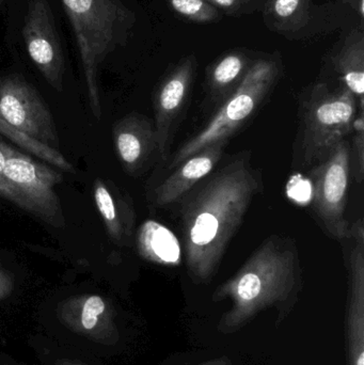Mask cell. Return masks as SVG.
<instances>
[{
	"label": "cell",
	"mask_w": 364,
	"mask_h": 365,
	"mask_svg": "<svg viewBox=\"0 0 364 365\" xmlns=\"http://www.w3.org/2000/svg\"><path fill=\"white\" fill-rule=\"evenodd\" d=\"M262 188V175L252 167L249 153L243 152L180 201L186 265L192 280L204 282L213 276Z\"/></svg>",
	"instance_id": "1"
},
{
	"label": "cell",
	"mask_w": 364,
	"mask_h": 365,
	"mask_svg": "<svg viewBox=\"0 0 364 365\" xmlns=\"http://www.w3.org/2000/svg\"><path fill=\"white\" fill-rule=\"evenodd\" d=\"M301 272L296 244L279 236L267 238L216 291V299L230 297L233 302L226 325H241L262 309L288 300L298 289Z\"/></svg>",
	"instance_id": "2"
},
{
	"label": "cell",
	"mask_w": 364,
	"mask_h": 365,
	"mask_svg": "<svg viewBox=\"0 0 364 365\" xmlns=\"http://www.w3.org/2000/svg\"><path fill=\"white\" fill-rule=\"evenodd\" d=\"M80 53L92 113L100 119L98 68L121 41L134 15L121 0H62Z\"/></svg>",
	"instance_id": "3"
},
{
	"label": "cell",
	"mask_w": 364,
	"mask_h": 365,
	"mask_svg": "<svg viewBox=\"0 0 364 365\" xmlns=\"http://www.w3.org/2000/svg\"><path fill=\"white\" fill-rule=\"evenodd\" d=\"M281 66L277 59L252 62L239 85L220 104L209 123L188 139L168 162V170L216 143H228L245 122L256 113L279 79Z\"/></svg>",
	"instance_id": "4"
},
{
	"label": "cell",
	"mask_w": 364,
	"mask_h": 365,
	"mask_svg": "<svg viewBox=\"0 0 364 365\" xmlns=\"http://www.w3.org/2000/svg\"><path fill=\"white\" fill-rule=\"evenodd\" d=\"M358 102L343 85L312 86L301 102V158L303 167L316 166L353 132Z\"/></svg>",
	"instance_id": "5"
},
{
	"label": "cell",
	"mask_w": 364,
	"mask_h": 365,
	"mask_svg": "<svg viewBox=\"0 0 364 365\" xmlns=\"http://www.w3.org/2000/svg\"><path fill=\"white\" fill-rule=\"evenodd\" d=\"M62 181L63 175L55 169L34 162L10 145L6 148L0 197L57 227L64 225L61 203L55 190Z\"/></svg>",
	"instance_id": "6"
},
{
	"label": "cell",
	"mask_w": 364,
	"mask_h": 365,
	"mask_svg": "<svg viewBox=\"0 0 364 365\" xmlns=\"http://www.w3.org/2000/svg\"><path fill=\"white\" fill-rule=\"evenodd\" d=\"M350 143L341 141L310 173L312 204L316 216L331 237L348 238L350 223L345 218L350 188Z\"/></svg>",
	"instance_id": "7"
},
{
	"label": "cell",
	"mask_w": 364,
	"mask_h": 365,
	"mask_svg": "<svg viewBox=\"0 0 364 365\" xmlns=\"http://www.w3.org/2000/svg\"><path fill=\"white\" fill-rule=\"evenodd\" d=\"M0 118L21 134L59 151L57 130L48 107L21 75L0 79Z\"/></svg>",
	"instance_id": "8"
},
{
	"label": "cell",
	"mask_w": 364,
	"mask_h": 365,
	"mask_svg": "<svg viewBox=\"0 0 364 365\" xmlns=\"http://www.w3.org/2000/svg\"><path fill=\"white\" fill-rule=\"evenodd\" d=\"M23 36L28 55L34 66L53 89L61 92L66 63L53 13L46 0L30 2Z\"/></svg>",
	"instance_id": "9"
},
{
	"label": "cell",
	"mask_w": 364,
	"mask_h": 365,
	"mask_svg": "<svg viewBox=\"0 0 364 365\" xmlns=\"http://www.w3.org/2000/svg\"><path fill=\"white\" fill-rule=\"evenodd\" d=\"M197 61L194 56L182 60L162 81L154 100L157 151L162 160L169 158L177 123L185 109L194 75Z\"/></svg>",
	"instance_id": "10"
},
{
	"label": "cell",
	"mask_w": 364,
	"mask_h": 365,
	"mask_svg": "<svg viewBox=\"0 0 364 365\" xmlns=\"http://www.w3.org/2000/svg\"><path fill=\"white\" fill-rule=\"evenodd\" d=\"M228 143H216L184 160L154 192V203L167 206L181 201L194 187L209 177L222 160Z\"/></svg>",
	"instance_id": "11"
},
{
	"label": "cell",
	"mask_w": 364,
	"mask_h": 365,
	"mask_svg": "<svg viewBox=\"0 0 364 365\" xmlns=\"http://www.w3.org/2000/svg\"><path fill=\"white\" fill-rule=\"evenodd\" d=\"M113 139L118 158L128 173L140 170L157 149L155 126L142 115H126L117 122Z\"/></svg>",
	"instance_id": "12"
},
{
	"label": "cell",
	"mask_w": 364,
	"mask_h": 365,
	"mask_svg": "<svg viewBox=\"0 0 364 365\" xmlns=\"http://www.w3.org/2000/svg\"><path fill=\"white\" fill-rule=\"evenodd\" d=\"M353 240L352 246L344 251L350 276L348 336L350 358L352 365H364V240Z\"/></svg>",
	"instance_id": "13"
},
{
	"label": "cell",
	"mask_w": 364,
	"mask_h": 365,
	"mask_svg": "<svg viewBox=\"0 0 364 365\" xmlns=\"http://www.w3.org/2000/svg\"><path fill=\"white\" fill-rule=\"evenodd\" d=\"M93 195L111 240L119 246L128 245L135 227V212L130 201L100 179L94 182Z\"/></svg>",
	"instance_id": "14"
},
{
	"label": "cell",
	"mask_w": 364,
	"mask_h": 365,
	"mask_svg": "<svg viewBox=\"0 0 364 365\" xmlns=\"http://www.w3.org/2000/svg\"><path fill=\"white\" fill-rule=\"evenodd\" d=\"M333 66L341 78L342 85L350 90L363 111L364 101V34L355 30L346 38L339 53L333 58Z\"/></svg>",
	"instance_id": "15"
},
{
	"label": "cell",
	"mask_w": 364,
	"mask_h": 365,
	"mask_svg": "<svg viewBox=\"0 0 364 365\" xmlns=\"http://www.w3.org/2000/svg\"><path fill=\"white\" fill-rule=\"evenodd\" d=\"M137 246L141 257L160 264H177L181 248L172 232L155 221L141 225L137 236Z\"/></svg>",
	"instance_id": "16"
},
{
	"label": "cell",
	"mask_w": 364,
	"mask_h": 365,
	"mask_svg": "<svg viewBox=\"0 0 364 365\" xmlns=\"http://www.w3.org/2000/svg\"><path fill=\"white\" fill-rule=\"evenodd\" d=\"M250 64L248 58L241 53H230L220 58L207 73L211 98L222 104L239 85Z\"/></svg>",
	"instance_id": "17"
},
{
	"label": "cell",
	"mask_w": 364,
	"mask_h": 365,
	"mask_svg": "<svg viewBox=\"0 0 364 365\" xmlns=\"http://www.w3.org/2000/svg\"><path fill=\"white\" fill-rule=\"evenodd\" d=\"M0 134L4 135L6 138L16 143L21 149L27 150L29 153L33 154L36 158L46 162L47 164L57 167V168L66 171V173L74 171L73 165L59 151L51 149V148L42 145V143L29 138L26 135L21 134V132L12 128L10 124L6 123L1 118H0Z\"/></svg>",
	"instance_id": "18"
},
{
	"label": "cell",
	"mask_w": 364,
	"mask_h": 365,
	"mask_svg": "<svg viewBox=\"0 0 364 365\" xmlns=\"http://www.w3.org/2000/svg\"><path fill=\"white\" fill-rule=\"evenodd\" d=\"M175 12L190 21L212 23L220 19L219 10L205 0H167Z\"/></svg>",
	"instance_id": "19"
},
{
	"label": "cell",
	"mask_w": 364,
	"mask_h": 365,
	"mask_svg": "<svg viewBox=\"0 0 364 365\" xmlns=\"http://www.w3.org/2000/svg\"><path fill=\"white\" fill-rule=\"evenodd\" d=\"M269 8L271 16L279 21V25H290L303 19L308 0H271Z\"/></svg>",
	"instance_id": "20"
},
{
	"label": "cell",
	"mask_w": 364,
	"mask_h": 365,
	"mask_svg": "<svg viewBox=\"0 0 364 365\" xmlns=\"http://www.w3.org/2000/svg\"><path fill=\"white\" fill-rule=\"evenodd\" d=\"M81 325L85 330H92L98 323L100 315L106 310V302L100 296L91 295L79 299Z\"/></svg>",
	"instance_id": "21"
},
{
	"label": "cell",
	"mask_w": 364,
	"mask_h": 365,
	"mask_svg": "<svg viewBox=\"0 0 364 365\" xmlns=\"http://www.w3.org/2000/svg\"><path fill=\"white\" fill-rule=\"evenodd\" d=\"M353 145H350V155L355 160V168H356L357 182L361 184L364 177V130H355Z\"/></svg>",
	"instance_id": "22"
},
{
	"label": "cell",
	"mask_w": 364,
	"mask_h": 365,
	"mask_svg": "<svg viewBox=\"0 0 364 365\" xmlns=\"http://www.w3.org/2000/svg\"><path fill=\"white\" fill-rule=\"evenodd\" d=\"M215 8L222 9L231 15L246 13V9L254 8V1L256 0H205Z\"/></svg>",
	"instance_id": "23"
},
{
	"label": "cell",
	"mask_w": 364,
	"mask_h": 365,
	"mask_svg": "<svg viewBox=\"0 0 364 365\" xmlns=\"http://www.w3.org/2000/svg\"><path fill=\"white\" fill-rule=\"evenodd\" d=\"M11 287H12V279L4 268L0 267V297L8 293Z\"/></svg>",
	"instance_id": "24"
},
{
	"label": "cell",
	"mask_w": 364,
	"mask_h": 365,
	"mask_svg": "<svg viewBox=\"0 0 364 365\" xmlns=\"http://www.w3.org/2000/svg\"><path fill=\"white\" fill-rule=\"evenodd\" d=\"M6 148H8V145L0 139V175H1L4 164H6Z\"/></svg>",
	"instance_id": "25"
},
{
	"label": "cell",
	"mask_w": 364,
	"mask_h": 365,
	"mask_svg": "<svg viewBox=\"0 0 364 365\" xmlns=\"http://www.w3.org/2000/svg\"><path fill=\"white\" fill-rule=\"evenodd\" d=\"M342 1L345 2V4H350L353 6H358V4H360L361 1H364V0H342Z\"/></svg>",
	"instance_id": "26"
},
{
	"label": "cell",
	"mask_w": 364,
	"mask_h": 365,
	"mask_svg": "<svg viewBox=\"0 0 364 365\" xmlns=\"http://www.w3.org/2000/svg\"><path fill=\"white\" fill-rule=\"evenodd\" d=\"M2 1H4V0H0V4H1Z\"/></svg>",
	"instance_id": "27"
}]
</instances>
